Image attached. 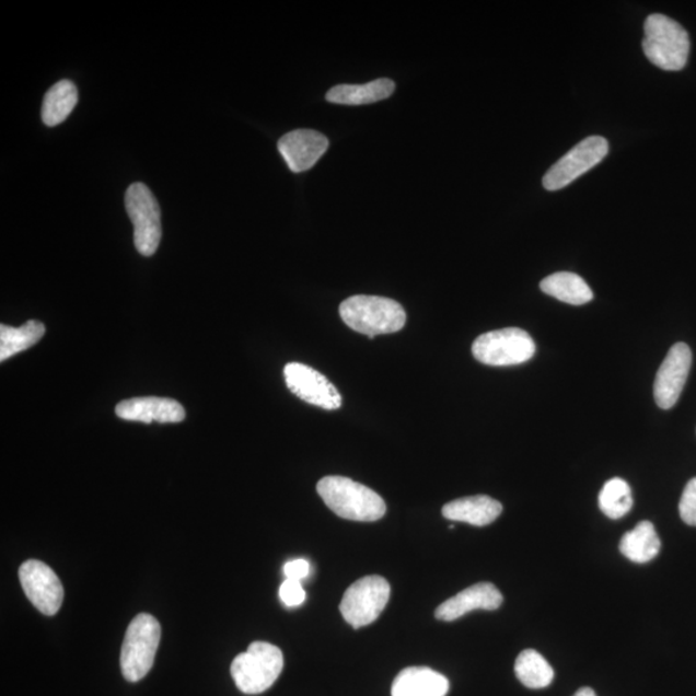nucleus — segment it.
I'll return each instance as SVG.
<instances>
[{
  "mask_svg": "<svg viewBox=\"0 0 696 696\" xmlns=\"http://www.w3.org/2000/svg\"><path fill=\"white\" fill-rule=\"evenodd\" d=\"M318 496L337 517L362 522L380 520L386 503L380 495L344 476H326L317 484Z\"/></svg>",
  "mask_w": 696,
  "mask_h": 696,
  "instance_id": "obj_1",
  "label": "nucleus"
},
{
  "mask_svg": "<svg viewBox=\"0 0 696 696\" xmlns=\"http://www.w3.org/2000/svg\"><path fill=\"white\" fill-rule=\"evenodd\" d=\"M339 315L352 330L371 339L402 330L406 322L401 303L379 295H352L340 303Z\"/></svg>",
  "mask_w": 696,
  "mask_h": 696,
  "instance_id": "obj_2",
  "label": "nucleus"
},
{
  "mask_svg": "<svg viewBox=\"0 0 696 696\" xmlns=\"http://www.w3.org/2000/svg\"><path fill=\"white\" fill-rule=\"evenodd\" d=\"M642 49L657 68L680 71L691 55V36L677 21L661 13L650 14L643 25Z\"/></svg>",
  "mask_w": 696,
  "mask_h": 696,
  "instance_id": "obj_3",
  "label": "nucleus"
},
{
  "mask_svg": "<svg viewBox=\"0 0 696 696\" xmlns=\"http://www.w3.org/2000/svg\"><path fill=\"white\" fill-rule=\"evenodd\" d=\"M285 669V657L272 643L256 641L231 664V676L239 691L248 695L265 693Z\"/></svg>",
  "mask_w": 696,
  "mask_h": 696,
  "instance_id": "obj_4",
  "label": "nucleus"
},
{
  "mask_svg": "<svg viewBox=\"0 0 696 696\" xmlns=\"http://www.w3.org/2000/svg\"><path fill=\"white\" fill-rule=\"evenodd\" d=\"M161 637L162 628L154 616L140 614L130 622L120 654L123 676L129 683H137L150 672Z\"/></svg>",
  "mask_w": 696,
  "mask_h": 696,
  "instance_id": "obj_5",
  "label": "nucleus"
},
{
  "mask_svg": "<svg viewBox=\"0 0 696 696\" xmlns=\"http://www.w3.org/2000/svg\"><path fill=\"white\" fill-rule=\"evenodd\" d=\"M126 209L134 223L136 250L144 257L155 255L162 241L161 207L150 188L141 183L128 187Z\"/></svg>",
  "mask_w": 696,
  "mask_h": 696,
  "instance_id": "obj_6",
  "label": "nucleus"
},
{
  "mask_svg": "<svg viewBox=\"0 0 696 696\" xmlns=\"http://www.w3.org/2000/svg\"><path fill=\"white\" fill-rule=\"evenodd\" d=\"M535 351L533 338L520 328L485 333L473 345L475 359L490 367L524 364L534 357Z\"/></svg>",
  "mask_w": 696,
  "mask_h": 696,
  "instance_id": "obj_7",
  "label": "nucleus"
},
{
  "mask_svg": "<svg viewBox=\"0 0 696 696\" xmlns=\"http://www.w3.org/2000/svg\"><path fill=\"white\" fill-rule=\"evenodd\" d=\"M391 587L380 576H368L348 587L339 611L355 629L372 625L388 604Z\"/></svg>",
  "mask_w": 696,
  "mask_h": 696,
  "instance_id": "obj_8",
  "label": "nucleus"
},
{
  "mask_svg": "<svg viewBox=\"0 0 696 696\" xmlns=\"http://www.w3.org/2000/svg\"><path fill=\"white\" fill-rule=\"evenodd\" d=\"M608 152V143L604 137L592 136L579 142L567 155L550 166L543 177V186L548 192L561 190L593 166L604 161Z\"/></svg>",
  "mask_w": 696,
  "mask_h": 696,
  "instance_id": "obj_9",
  "label": "nucleus"
},
{
  "mask_svg": "<svg viewBox=\"0 0 696 696\" xmlns=\"http://www.w3.org/2000/svg\"><path fill=\"white\" fill-rule=\"evenodd\" d=\"M26 598L42 614L53 616L60 611L63 587L56 572L45 562L28 560L19 570Z\"/></svg>",
  "mask_w": 696,
  "mask_h": 696,
  "instance_id": "obj_10",
  "label": "nucleus"
},
{
  "mask_svg": "<svg viewBox=\"0 0 696 696\" xmlns=\"http://www.w3.org/2000/svg\"><path fill=\"white\" fill-rule=\"evenodd\" d=\"M286 383L301 401L326 410H336L343 405L338 390L322 373L300 362H289L285 368Z\"/></svg>",
  "mask_w": 696,
  "mask_h": 696,
  "instance_id": "obj_11",
  "label": "nucleus"
},
{
  "mask_svg": "<svg viewBox=\"0 0 696 696\" xmlns=\"http://www.w3.org/2000/svg\"><path fill=\"white\" fill-rule=\"evenodd\" d=\"M693 353L686 344L674 345L661 368L654 382V398L659 408L672 409L678 402L691 373Z\"/></svg>",
  "mask_w": 696,
  "mask_h": 696,
  "instance_id": "obj_12",
  "label": "nucleus"
},
{
  "mask_svg": "<svg viewBox=\"0 0 696 696\" xmlns=\"http://www.w3.org/2000/svg\"><path fill=\"white\" fill-rule=\"evenodd\" d=\"M329 140L313 129H295L282 136L278 149L290 171L301 173L313 169L326 150Z\"/></svg>",
  "mask_w": 696,
  "mask_h": 696,
  "instance_id": "obj_13",
  "label": "nucleus"
},
{
  "mask_svg": "<svg viewBox=\"0 0 696 696\" xmlns=\"http://www.w3.org/2000/svg\"><path fill=\"white\" fill-rule=\"evenodd\" d=\"M116 416L132 422L179 424L186 417L183 405L166 397H134L116 405Z\"/></svg>",
  "mask_w": 696,
  "mask_h": 696,
  "instance_id": "obj_14",
  "label": "nucleus"
},
{
  "mask_svg": "<svg viewBox=\"0 0 696 696\" xmlns=\"http://www.w3.org/2000/svg\"><path fill=\"white\" fill-rule=\"evenodd\" d=\"M503 596L495 584L477 583L442 603L434 612L437 619L453 622L474 611H497Z\"/></svg>",
  "mask_w": 696,
  "mask_h": 696,
  "instance_id": "obj_15",
  "label": "nucleus"
},
{
  "mask_svg": "<svg viewBox=\"0 0 696 696\" xmlns=\"http://www.w3.org/2000/svg\"><path fill=\"white\" fill-rule=\"evenodd\" d=\"M449 681L427 666H409L397 674L391 696H446Z\"/></svg>",
  "mask_w": 696,
  "mask_h": 696,
  "instance_id": "obj_16",
  "label": "nucleus"
},
{
  "mask_svg": "<svg viewBox=\"0 0 696 696\" xmlns=\"http://www.w3.org/2000/svg\"><path fill=\"white\" fill-rule=\"evenodd\" d=\"M503 507L488 496H474L453 500L442 507V517L451 521L467 522L474 526H487L502 513Z\"/></svg>",
  "mask_w": 696,
  "mask_h": 696,
  "instance_id": "obj_17",
  "label": "nucleus"
},
{
  "mask_svg": "<svg viewBox=\"0 0 696 696\" xmlns=\"http://www.w3.org/2000/svg\"><path fill=\"white\" fill-rule=\"evenodd\" d=\"M395 91V83L391 79H379L368 84H340L333 86L326 94V100L339 105H367L386 100Z\"/></svg>",
  "mask_w": 696,
  "mask_h": 696,
  "instance_id": "obj_18",
  "label": "nucleus"
},
{
  "mask_svg": "<svg viewBox=\"0 0 696 696\" xmlns=\"http://www.w3.org/2000/svg\"><path fill=\"white\" fill-rule=\"evenodd\" d=\"M661 540L650 521H641L634 531L623 535L619 549L623 556L636 564H647L661 553Z\"/></svg>",
  "mask_w": 696,
  "mask_h": 696,
  "instance_id": "obj_19",
  "label": "nucleus"
},
{
  "mask_svg": "<svg viewBox=\"0 0 696 696\" xmlns=\"http://www.w3.org/2000/svg\"><path fill=\"white\" fill-rule=\"evenodd\" d=\"M541 289L542 292L554 297V299L575 304V306L589 303L593 299V292L589 285L579 275L572 272L549 275L541 281Z\"/></svg>",
  "mask_w": 696,
  "mask_h": 696,
  "instance_id": "obj_20",
  "label": "nucleus"
},
{
  "mask_svg": "<svg viewBox=\"0 0 696 696\" xmlns=\"http://www.w3.org/2000/svg\"><path fill=\"white\" fill-rule=\"evenodd\" d=\"M78 89L71 81L58 82L50 86L42 105V120L48 127H56L68 119L78 104Z\"/></svg>",
  "mask_w": 696,
  "mask_h": 696,
  "instance_id": "obj_21",
  "label": "nucleus"
},
{
  "mask_svg": "<svg viewBox=\"0 0 696 696\" xmlns=\"http://www.w3.org/2000/svg\"><path fill=\"white\" fill-rule=\"evenodd\" d=\"M46 335L45 324L38 321H28L19 328L10 325H0V361H5L20 352L38 344Z\"/></svg>",
  "mask_w": 696,
  "mask_h": 696,
  "instance_id": "obj_22",
  "label": "nucleus"
},
{
  "mask_svg": "<svg viewBox=\"0 0 696 696\" xmlns=\"http://www.w3.org/2000/svg\"><path fill=\"white\" fill-rule=\"evenodd\" d=\"M514 673L520 683L529 688H545L555 677L553 666L533 649L521 652L514 663Z\"/></svg>",
  "mask_w": 696,
  "mask_h": 696,
  "instance_id": "obj_23",
  "label": "nucleus"
},
{
  "mask_svg": "<svg viewBox=\"0 0 696 696\" xmlns=\"http://www.w3.org/2000/svg\"><path fill=\"white\" fill-rule=\"evenodd\" d=\"M599 506L608 519L618 520L626 517L634 506L633 491L628 483L619 477L605 483L600 491Z\"/></svg>",
  "mask_w": 696,
  "mask_h": 696,
  "instance_id": "obj_24",
  "label": "nucleus"
},
{
  "mask_svg": "<svg viewBox=\"0 0 696 696\" xmlns=\"http://www.w3.org/2000/svg\"><path fill=\"white\" fill-rule=\"evenodd\" d=\"M678 510L687 525L696 526V477L686 484Z\"/></svg>",
  "mask_w": 696,
  "mask_h": 696,
  "instance_id": "obj_25",
  "label": "nucleus"
},
{
  "mask_svg": "<svg viewBox=\"0 0 696 696\" xmlns=\"http://www.w3.org/2000/svg\"><path fill=\"white\" fill-rule=\"evenodd\" d=\"M280 599L282 604L288 607H297L304 603L306 600V592L299 580L286 579V582L280 587Z\"/></svg>",
  "mask_w": 696,
  "mask_h": 696,
  "instance_id": "obj_26",
  "label": "nucleus"
},
{
  "mask_svg": "<svg viewBox=\"0 0 696 696\" xmlns=\"http://www.w3.org/2000/svg\"><path fill=\"white\" fill-rule=\"evenodd\" d=\"M285 575L287 579L301 580L306 579L310 575V564L304 558H297V560L289 561L285 567Z\"/></svg>",
  "mask_w": 696,
  "mask_h": 696,
  "instance_id": "obj_27",
  "label": "nucleus"
},
{
  "mask_svg": "<svg viewBox=\"0 0 696 696\" xmlns=\"http://www.w3.org/2000/svg\"><path fill=\"white\" fill-rule=\"evenodd\" d=\"M572 696H598L591 687H582Z\"/></svg>",
  "mask_w": 696,
  "mask_h": 696,
  "instance_id": "obj_28",
  "label": "nucleus"
}]
</instances>
